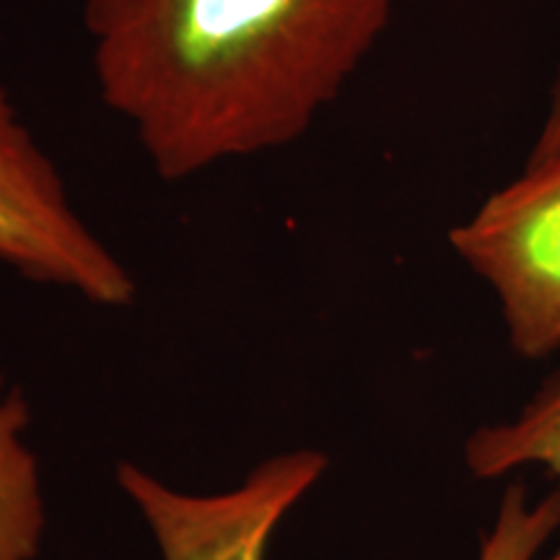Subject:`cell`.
I'll list each match as a JSON object with an SVG mask.
<instances>
[{"instance_id":"obj_8","label":"cell","mask_w":560,"mask_h":560,"mask_svg":"<svg viewBox=\"0 0 560 560\" xmlns=\"http://www.w3.org/2000/svg\"><path fill=\"white\" fill-rule=\"evenodd\" d=\"M556 153H560V86L556 89V96H552L550 112L548 117H545L540 136L535 140V149H532L529 161L556 156Z\"/></svg>"},{"instance_id":"obj_6","label":"cell","mask_w":560,"mask_h":560,"mask_svg":"<svg viewBox=\"0 0 560 560\" xmlns=\"http://www.w3.org/2000/svg\"><path fill=\"white\" fill-rule=\"evenodd\" d=\"M465 462L480 480L540 465L560 482V376L545 382L516 418L475 431L465 444ZM537 560H560V540Z\"/></svg>"},{"instance_id":"obj_3","label":"cell","mask_w":560,"mask_h":560,"mask_svg":"<svg viewBox=\"0 0 560 560\" xmlns=\"http://www.w3.org/2000/svg\"><path fill=\"white\" fill-rule=\"evenodd\" d=\"M0 262L32 283L107 310L136 299V280L68 198L58 166L0 91Z\"/></svg>"},{"instance_id":"obj_4","label":"cell","mask_w":560,"mask_h":560,"mask_svg":"<svg viewBox=\"0 0 560 560\" xmlns=\"http://www.w3.org/2000/svg\"><path fill=\"white\" fill-rule=\"evenodd\" d=\"M327 465V454L317 450L272 454L236 488L198 495L120 462L117 486L143 516L161 560H265L278 524Z\"/></svg>"},{"instance_id":"obj_5","label":"cell","mask_w":560,"mask_h":560,"mask_svg":"<svg viewBox=\"0 0 560 560\" xmlns=\"http://www.w3.org/2000/svg\"><path fill=\"white\" fill-rule=\"evenodd\" d=\"M30 423L24 392L0 376V560H37L45 540L39 459L24 439Z\"/></svg>"},{"instance_id":"obj_7","label":"cell","mask_w":560,"mask_h":560,"mask_svg":"<svg viewBox=\"0 0 560 560\" xmlns=\"http://www.w3.org/2000/svg\"><path fill=\"white\" fill-rule=\"evenodd\" d=\"M556 532H560V490L529 503L527 488L511 482L493 527L482 535L478 560H537Z\"/></svg>"},{"instance_id":"obj_2","label":"cell","mask_w":560,"mask_h":560,"mask_svg":"<svg viewBox=\"0 0 560 560\" xmlns=\"http://www.w3.org/2000/svg\"><path fill=\"white\" fill-rule=\"evenodd\" d=\"M450 244L493 289L516 355L560 350V153L529 161L450 231Z\"/></svg>"},{"instance_id":"obj_1","label":"cell","mask_w":560,"mask_h":560,"mask_svg":"<svg viewBox=\"0 0 560 560\" xmlns=\"http://www.w3.org/2000/svg\"><path fill=\"white\" fill-rule=\"evenodd\" d=\"M397 0H83L104 107L177 182L296 143Z\"/></svg>"}]
</instances>
